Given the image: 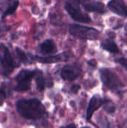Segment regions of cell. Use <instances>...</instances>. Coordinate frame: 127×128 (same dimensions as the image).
Listing matches in <instances>:
<instances>
[{"instance_id":"cell-1","label":"cell","mask_w":127,"mask_h":128,"mask_svg":"<svg viewBox=\"0 0 127 128\" xmlns=\"http://www.w3.org/2000/svg\"><path fill=\"white\" fill-rule=\"evenodd\" d=\"M16 107L19 116L28 120H39L46 114L44 106L36 98L19 100L16 102Z\"/></svg>"},{"instance_id":"cell-2","label":"cell","mask_w":127,"mask_h":128,"mask_svg":"<svg viewBox=\"0 0 127 128\" xmlns=\"http://www.w3.org/2000/svg\"><path fill=\"white\" fill-rule=\"evenodd\" d=\"M0 64L2 74L4 76H8L16 68L19 66V64L15 62L10 50L4 44H0Z\"/></svg>"},{"instance_id":"cell-3","label":"cell","mask_w":127,"mask_h":128,"mask_svg":"<svg viewBox=\"0 0 127 128\" xmlns=\"http://www.w3.org/2000/svg\"><path fill=\"white\" fill-rule=\"evenodd\" d=\"M37 70H30L27 69L21 70L15 76L16 82L14 90L18 92H25L31 88V82L32 79L37 75Z\"/></svg>"},{"instance_id":"cell-4","label":"cell","mask_w":127,"mask_h":128,"mask_svg":"<svg viewBox=\"0 0 127 128\" xmlns=\"http://www.w3.org/2000/svg\"><path fill=\"white\" fill-rule=\"evenodd\" d=\"M69 32L70 34L80 39L93 40L99 37V32L97 29L81 25H71L69 28Z\"/></svg>"},{"instance_id":"cell-5","label":"cell","mask_w":127,"mask_h":128,"mask_svg":"<svg viewBox=\"0 0 127 128\" xmlns=\"http://www.w3.org/2000/svg\"><path fill=\"white\" fill-rule=\"evenodd\" d=\"M100 78L103 85L112 91H118L124 87L118 76L109 69L103 68L100 70Z\"/></svg>"},{"instance_id":"cell-6","label":"cell","mask_w":127,"mask_h":128,"mask_svg":"<svg viewBox=\"0 0 127 128\" xmlns=\"http://www.w3.org/2000/svg\"><path fill=\"white\" fill-rule=\"evenodd\" d=\"M65 10L70 14V16L75 20L79 22L89 23L91 22V19L85 13H83L79 6L72 4L70 2H66L64 5Z\"/></svg>"},{"instance_id":"cell-7","label":"cell","mask_w":127,"mask_h":128,"mask_svg":"<svg viewBox=\"0 0 127 128\" xmlns=\"http://www.w3.org/2000/svg\"><path fill=\"white\" fill-rule=\"evenodd\" d=\"M72 56V53L70 52H64L62 53L49 56H31V58L34 61H37L40 63L43 64H52V63H58L61 62H67Z\"/></svg>"},{"instance_id":"cell-8","label":"cell","mask_w":127,"mask_h":128,"mask_svg":"<svg viewBox=\"0 0 127 128\" xmlns=\"http://www.w3.org/2000/svg\"><path fill=\"white\" fill-rule=\"evenodd\" d=\"M80 73H81V68L79 66L73 65V64H67L61 70V76L64 80L73 81L80 75Z\"/></svg>"},{"instance_id":"cell-9","label":"cell","mask_w":127,"mask_h":128,"mask_svg":"<svg viewBox=\"0 0 127 128\" xmlns=\"http://www.w3.org/2000/svg\"><path fill=\"white\" fill-rule=\"evenodd\" d=\"M104 104V100L98 95H94L90 100L87 109V121H90L94 113Z\"/></svg>"},{"instance_id":"cell-10","label":"cell","mask_w":127,"mask_h":128,"mask_svg":"<svg viewBox=\"0 0 127 128\" xmlns=\"http://www.w3.org/2000/svg\"><path fill=\"white\" fill-rule=\"evenodd\" d=\"M109 9L118 14V16L126 17L127 16V8L124 2L120 0H111L108 3Z\"/></svg>"},{"instance_id":"cell-11","label":"cell","mask_w":127,"mask_h":128,"mask_svg":"<svg viewBox=\"0 0 127 128\" xmlns=\"http://www.w3.org/2000/svg\"><path fill=\"white\" fill-rule=\"evenodd\" d=\"M83 7L86 10L89 12H94V13H98L100 14H105L106 12L104 4L100 2H96V1L88 2V1L83 3Z\"/></svg>"},{"instance_id":"cell-12","label":"cell","mask_w":127,"mask_h":128,"mask_svg":"<svg viewBox=\"0 0 127 128\" xmlns=\"http://www.w3.org/2000/svg\"><path fill=\"white\" fill-rule=\"evenodd\" d=\"M39 49L43 55H51L57 52V47L52 40H46L39 45Z\"/></svg>"},{"instance_id":"cell-13","label":"cell","mask_w":127,"mask_h":128,"mask_svg":"<svg viewBox=\"0 0 127 128\" xmlns=\"http://www.w3.org/2000/svg\"><path fill=\"white\" fill-rule=\"evenodd\" d=\"M101 46L103 47V49H104L105 50L109 51V52H112V53H118V52H119V50H118V46L112 40H109V39L106 40L105 41H103L102 43Z\"/></svg>"},{"instance_id":"cell-14","label":"cell","mask_w":127,"mask_h":128,"mask_svg":"<svg viewBox=\"0 0 127 128\" xmlns=\"http://www.w3.org/2000/svg\"><path fill=\"white\" fill-rule=\"evenodd\" d=\"M35 82H36L37 88L39 92L44 91V89L47 85L46 84V80L40 72L37 74V76L35 78Z\"/></svg>"},{"instance_id":"cell-15","label":"cell","mask_w":127,"mask_h":128,"mask_svg":"<svg viewBox=\"0 0 127 128\" xmlns=\"http://www.w3.org/2000/svg\"><path fill=\"white\" fill-rule=\"evenodd\" d=\"M19 4V0H15V1H13V3H12L10 5H9V6L7 7V8L5 10V11L3 13V14H2V16H1V18H2V19H4L5 17H7V16H8L13 15V14L16 12V9L18 8Z\"/></svg>"},{"instance_id":"cell-16","label":"cell","mask_w":127,"mask_h":128,"mask_svg":"<svg viewBox=\"0 0 127 128\" xmlns=\"http://www.w3.org/2000/svg\"><path fill=\"white\" fill-rule=\"evenodd\" d=\"M15 52L17 56V58H19V62H22V63H24V64H26L28 62V56L26 55V53L22 50L19 47H16L15 48Z\"/></svg>"},{"instance_id":"cell-17","label":"cell","mask_w":127,"mask_h":128,"mask_svg":"<svg viewBox=\"0 0 127 128\" xmlns=\"http://www.w3.org/2000/svg\"><path fill=\"white\" fill-rule=\"evenodd\" d=\"M7 97V91H6V85L5 83H2L0 86V106H1Z\"/></svg>"},{"instance_id":"cell-18","label":"cell","mask_w":127,"mask_h":128,"mask_svg":"<svg viewBox=\"0 0 127 128\" xmlns=\"http://www.w3.org/2000/svg\"><path fill=\"white\" fill-rule=\"evenodd\" d=\"M104 110L109 112V113H113L115 111V107L113 106V105H109V104H105V106H104Z\"/></svg>"},{"instance_id":"cell-19","label":"cell","mask_w":127,"mask_h":128,"mask_svg":"<svg viewBox=\"0 0 127 128\" xmlns=\"http://www.w3.org/2000/svg\"><path fill=\"white\" fill-rule=\"evenodd\" d=\"M79 89H80V86H78V85H74V86H73L71 87L70 92H71L72 93L76 94L77 92H78Z\"/></svg>"},{"instance_id":"cell-20","label":"cell","mask_w":127,"mask_h":128,"mask_svg":"<svg viewBox=\"0 0 127 128\" xmlns=\"http://www.w3.org/2000/svg\"><path fill=\"white\" fill-rule=\"evenodd\" d=\"M117 62H119L123 66H124L127 70V58H120V59L117 60Z\"/></svg>"},{"instance_id":"cell-21","label":"cell","mask_w":127,"mask_h":128,"mask_svg":"<svg viewBox=\"0 0 127 128\" xmlns=\"http://www.w3.org/2000/svg\"><path fill=\"white\" fill-rule=\"evenodd\" d=\"M75 2H76L77 3H85L86 2H88V0H74Z\"/></svg>"},{"instance_id":"cell-22","label":"cell","mask_w":127,"mask_h":128,"mask_svg":"<svg viewBox=\"0 0 127 128\" xmlns=\"http://www.w3.org/2000/svg\"><path fill=\"white\" fill-rule=\"evenodd\" d=\"M67 127H76V125H74V124H70V125H67Z\"/></svg>"},{"instance_id":"cell-23","label":"cell","mask_w":127,"mask_h":128,"mask_svg":"<svg viewBox=\"0 0 127 128\" xmlns=\"http://www.w3.org/2000/svg\"><path fill=\"white\" fill-rule=\"evenodd\" d=\"M126 32H127V25H126Z\"/></svg>"}]
</instances>
